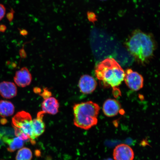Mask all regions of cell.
<instances>
[{
	"instance_id": "obj_1",
	"label": "cell",
	"mask_w": 160,
	"mask_h": 160,
	"mask_svg": "<svg viewBox=\"0 0 160 160\" xmlns=\"http://www.w3.org/2000/svg\"><path fill=\"white\" fill-rule=\"evenodd\" d=\"M125 44L128 51L142 64L148 62L157 48V42L152 34L138 29L132 32Z\"/></svg>"
},
{
	"instance_id": "obj_2",
	"label": "cell",
	"mask_w": 160,
	"mask_h": 160,
	"mask_svg": "<svg viewBox=\"0 0 160 160\" xmlns=\"http://www.w3.org/2000/svg\"><path fill=\"white\" fill-rule=\"evenodd\" d=\"M95 74L104 87L114 89L123 81L125 72L114 59L108 58L97 65Z\"/></svg>"
},
{
	"instance_id": "obj_3",
	"label": "cell",
	"mask_w": 160,
	"mask_h": 160,
	"mask_svg": "<svg viewBox=\"0 0 160 160\" xmlns=\"http://www.w3.org/2000/svg\"><path fill=\"white\" fill-rule=\"evenodd\" d=\"M100 108L97 103L88 101L73 107L74 124L80 128L89 130L97 124Z\"/></svg>"
},
{
	"instance_id": "obj_4",
	"label": "cell",
	"mask_w": 160,
	"mask_h": 160,
	"mask_svg": "<svg viewBox=\"0 0 160 160\" xmlns=\"http://www.w3.org/2000/svg\"><path fill=\"white\" fill-rule=\"evenodd\" d=\"M15 135L24 141H30L32 144L35 143L32 128V119L28 112L22 111L18 112L12 119Z\"/></svg>"
},
{
	"instance_id": "obj_5",
	"label": "cell",
	"mask_w": 160,
	"mask_h": 160,
	"mask_svg": "<svg viewBox=\"0 0 160 160\" xmlns=\"http://www.w3.org/2000/svg\"><path fill=\"white\" fill-rule=\"evenodd\" d=\"M124 80L129 88L133 91H138L143 86L144 79L142 76L131 69L126 70Z\"/></svg>"
},
{
	"instance_id": "obj_6",
	"label": "cell",
	"mask_w": 160,
	"mask_h": 160,
	"mask_svg": "<svg viewBox=\"0 0 160 160\" xmlns=\"http://www.w3.org/2000/svg\"><path fill=\"white\" fill-rule=\"evenodd\" d=\"M113 156L115 160H133L135 153L129 146L121 144L116 146L114 149Z\"/></svg>"
},
{
	"instance_id": "obj_7",
	"label": "cell",
	"mask_w": 160,
	"mask_h": 160,
	"mask_svg": "<svg viewBox=\"0 0 160 160\" xmlns=\"http://www.w3.org/2000/svg\"><path fill=\"white\" fill-rule=\"evenodd\" d=\"M78 85L81 92L89 94L95 91L97 84V81L93 77L89 75H84L80 78Z\"/></svg>"
},
{
	"instance_id": "obj_8",
	"label": "cell",
	"mask_w": 160,
	"mask_h": 160,
	"mask_svg": "<svg viewBox=\"0 0 160 160\" xmlns=\"http://www.w3.org/2000/svg\"><path fill=\"white\" fill-rule=\"evenodd\" d=\"M32 76L28 69L26 67L22 68L16 72L14 81L19 87L24 88L30 85L32 81Z\"/></svg>"
},
{
	"instance_id": "obj_9",
	"label": "cell",
	"mask_w": 160,
	"mask_h": 160,
	"mask_svg": "<svg viewBox=\"0 0 160 160\" xmlns=\"http://www.w3.org/2000/svg\"><path fill=\"white\" fill-rule=\"evenodd\" d=\"M104 114L108 117L117 116L121 111V107L119 102L114 99L106 100L103 106Z\"/></svg>"
},
{
	"instance_id": "obj_10",
	"label": "cell",
	"mask_w": 160,
	"mask_h": 160,
	"mask_svg": "<svg viewBox=\"0 0 160 160\" xmlns=\"http://www.w3.org/2000/svg\"><path fill=\"white\" fill-rule=\"evenodd\" d=\"M17 94V89L14 83L3 81L0 83V95L5 99L13 98Z\"/></svg>"
},
{
	"instance_id": "obj_11",
	"label": "cell",
	"mask_w": 160,
	"mask_h": 160,
	"mask_svg": "<svg viewBox=\"0 0 160 160\" xmlns=\"http://www.w3.org/2000/svg\"><path fill=\"white\" fill-rule=\"evenodd\" d=\"M59 107L58 100L51 97L44 99L42 104V108L44 113L52 115L58 112Z\"/></svg>"
},
{
	"instance_id": "obj_12",
	"label": "cell",
	"mask_w": 160,
	"mask_h": 160,
	"mask_svg": "<svg viewBox=\"0 0 160 160\" xmlns=\"http://www.w3.org/2000/svg\"><path fill=\"white\" fill-rule=\"evenodd\" d=\"M45 114L42 111L37 114V117L32 120V128L34 137L36 139L45 132V125L43 121L44 115Z\"/></svg>"
},
{
	"instance_id": "obj_13",
	"label": "cell",
	"mask_w": 160,
	"mask_h": 160,
	"mask_svg": "<svg viewBox=\"0 0 160 160\" xmlns=\"http://www.w3.org/2000/svg\"><path fill=\"white\" fill-rule=\"evenodd\" d=\"M4 142L7 144L8 146V151L10 152H13L18 149L23 148L24 141L21 138L17 137L13 138H9L4 137L3 138Z\"/></svg>"
},
{
	"instance_id": "obj_14",
	"label": "cell",
	"mask_w": 160,
	"mask_h": 160,
	"mask_svg": "<svg viewBox=\"0 0 160 160\" xmlns=\"http://www.w3.org/2000/svg\"><path fill=\"white\" fill-rule=\"evenodd\" d=\"M14 105L11 102L1 100L0 101V116L6 118L12 115L15 112Z\"/></svg>"
},
{
	"instance_id": "obj_15",
	"label": "cell",
	"mask_w": 160,
	"mask_h": 160,
	"mask_svg": "<svg viewBox=\"0 0 160 160\" xmlns=\"http://www.w3.org/2000/svg\"><path fill=\"white\" fill-rule=\"evenodd\" d=\"M32 153L31 150L27 148H22L17 154L16 160H31Z\"/></svg>"
},
{
	"instance_id": "obj_16",
	"label": "cell",
	"mask_w": 160,
	"mask_h": 160,
	"mask_svg": "<svg viewBox=\"0 0 160 160\" xmlns=\"http://www.w3.org/2000/svg\"><path fill=\"white\" fill-rule=\"evenodd\" d=\"M41 97L43 98L44 99L48 98L51 97L52 93L51 92L49 91L47 89H44L43 91L41 94Z\"/></svg>"
},
{
	"instance_id": "obj_17",
	"label": "cell",
	"mask_w": 160,
	"mask_h": 160,
	"mask_svg": "<svg viewBox=\"0 0 160 160\" xmlns=\"http://www.w3.org/2000/svg\"><path fill=\"white\" fill-rule=\"evenodd\" d=\"M6 13V8L4 6L0 4V21L4 17Z\"/></svg>"
},
{
	"instance_id": "obj_18",
	"label": "cell",
	"mask_w": 160,
	"mask_h": 160,
	"mask_svg": "<svg viewBox=\"0 0 160 160\" xmlns=\"http://www.w3.org/2000/svg\"><path fill=\"white\" fill-rule=\"evenodd\" d=\"M87 15L88 19L89 21L93 22L96 21V17L94 13L89 12L88 13Z\"/></svg>"
},
{
	"instance_id": "obj_19",
	"label": "cell",
	"mask_w": 160,
	"mask_h": 160,
	"mask_svg": "<svg viewBox=\"0 0 160 160\" xmlns=\"http://www.w3.org/2000/svg\"><path fill=\"white\" fill-rule=\"evenodd\" d=\"M7 18L8 20L10 22L11 21L13 18V12L11 11L8 14Z\"/></svg>"
},
{
	"instance_id": "obj_20",
	"label": "cell",
	"mask_w": 160,
	"mask_h": 160,
	"mask_svg": "<svg viewBox=\"0 0 160 160\" xmlns=\"http://www.w3.org/2000/svg\"><path fill=\"white\" fill-rule=\"evenodd\" d=\"M20 33L21 34V35L22 36H26L28 35V32L25 29H22L21 30H20Z\"/></svg>"
},
{
	"instance_id": "obj_21",
	"label": "cell",
	"mask_w": 160,
	"mask_h": 160,
	"mask_svg": "<svg viewBox=\"0 0 160 160\" xmlns=\"http://www.w3.org/2000/svg\"><path fill=\"white\" fill-rule=\"evenodd\" d=\"M6 29H7V27L5 25H0V32H3L5 31Z\"/></svg>"
},
{
	"instance_id": "obj_22",
	"label": "cell",
	"mask_w": 160,
	"mask_h": 160,
	"mask_svg": "<svg viewBox=\"0 0 160 160\" xmlns=\"http://www.w3.org/2000/svg\"><path fill=\"white\" fill-rule=\"evenodd\" d=\"M106 160H112L111 159H108Z\"/></svg>"
},
{
	"instance_id": "obj_23",
	"label": "cell",
	"mask_w": 160,
	"mask_h": 160,
	"mask_svg": "<svg viewBox=\"0 0 160 160\" xmlns=\"http://www.w3.org/2000/svg\"><path fill=\"white\" fill-rule=\"evenodd\" d=\"M101 1H106V0H101Z\"/></svg>"
}]
</instances>
